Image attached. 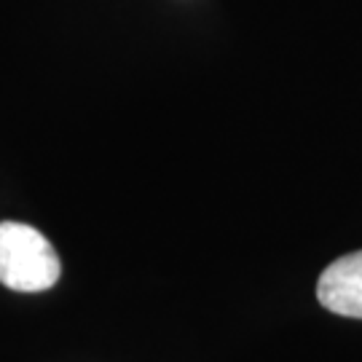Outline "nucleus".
Masks as SVG:
<instances>
[{
  "label": "nucleus",
  "instance_id": "f257e3e1",
  "mask_svg": "<svg viewBox=\"0 0 362 362\" xmlns=\"http://www.w3.org/2000/svg\"><path fill=\"white\" fill-rule=\"evenodd\" d=\"M59 258L52 242L33 226L0 223V282L16 293H43L59 279Z\"/></svg>",
  "mask_w": 362,
  "mask_h": 362
},
{
  "label": "nucleus",
  "instance_id": "f03ea898",
  "mask_svg": "<svg viewBox=\"0 0 362 362\" xmlns=\"http://www.w3.org/2000/svg\"><path fill=\"white\" fill-rule=\"evenodd\" d=\"M317 298L327 311L362 320V250L333 260L317 282Z\"/></svg>",
  "mask_w": 362,
  "mask_h": 362
}]
</instances>
